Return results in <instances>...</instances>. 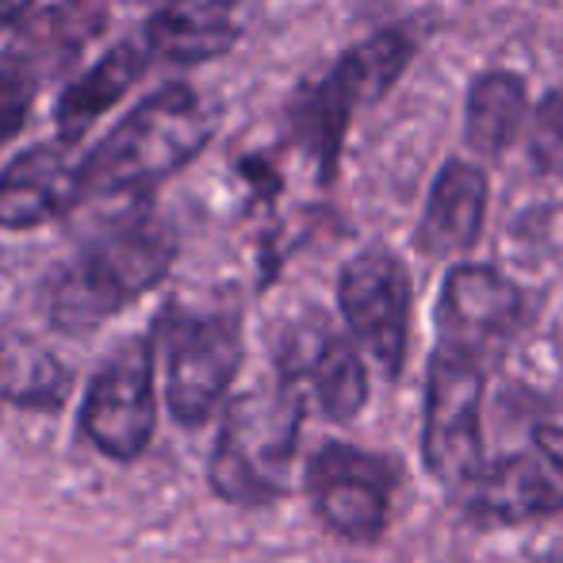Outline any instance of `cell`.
I'll use <instances>...</instances> for the list:
<instances>
[{
	"mask_svg": "<svg viewBox=\"0 0 563 563\" xmlns=\"http://www.w3.org/2000/svg\"><path fill=\"white\" fill-rule=\"evenodd\" d=\"M216 104L192 85H165L81 162L85 196H139L185 169L216 134Z\"/></svg>",
	"mask_w": 563,
	"mask_h": 563,
	"instance_id": "cell-1",
	"label": "cell"
},
{
	"mask_svg": "<svg viewBox=\"0 0 563 563\" xmlns=\"http://www.w3.org/2000/svg\"><path fill=\"white\" fill-rule=\"evenodd\" d=\"M177 257V238L157 219H131L89 242L51 280V322L66 334H92L150 291Z\"/></svg>",
	"mask_w": 563,
	"mask_h": 563,
	"instance_id": "cell-2",
	"label": "cell"
},
{
	"mask_svg": "<svg viewBox=\"0 0 563 563\" xmlns=\"http://www.w3.org/2000/svg\"><path fill=\"white\" fill-rule=\"evenodd\" d=\"M303 426V391L288 379L250 391L227 410L211 452V487L238 506H265L288 490Z\"/></svg>",
	"mask_w": 563,
	"mask_h": 563,
	"instance_id": "cell-3",
	"label": "cell"
},
{
	"mask_svg": "<svg viewBox=\"0 0 563 563\" xmlns=\"http://www.w3.org/2000/svg\"><path fill=\"white\" fill-rule=\"evenodd\" d=\"M165 353V399L177 422L200 426L227 399L242 364V319L234 311L173 307L157 322Z\"/></svg>",
	"mask_w": 563,
	"mask_h": 563,
	"instance_id": "cell-4",
	"label": "cell"
},
{
	"mask_svg": "<svg viewBox=\"0 0 563 563\" xmlns=\"http://www.w3.org/2000/svg\"><path fill=\"white\" fill-rule=\"evenodd\" d=\"M483 364L456 349H441L430 361L426 379V422L422 460L433 479L449 487L452 498H464L483 475Z\"/></svg>",
	"mask_w": 563,
	"mask_h": 563,
	"instance_id": "cell-5",
	"label": "cell"
},
{
	"mask_svg": "<svg viewBox=\"0 0 563 563\" xmlns=\"http://www.w3.org/2000/svg\"><path fill=\"white\" fill-rule=\"evenodd\" d=\"M338 303L349 334L387 379H399L410 341V276L391 250H364L341 268Z\"/></svg>",
	"mask_w": 563,
	"mask_h": 563,
	"instance_id": "cell-6",
	"label": "cell"
},
{
	"mask_svg": "<svg viewBox=\"0 0 563 563\" xmlns=\"http://www.w3.org/2000/svg\"><path fill=\"white\" fill-rule=\"evenodd\" d=\"M154 341L131 338L92 376L81 430L104 456L139 460L154 438Z\"/></svg>",
	"mask_w": 563,
	"mask_h": 563,
	"instance_id": "cell-7",
	"label": "cell"
},
{
	"mask_svg": "<svg viewBox=\"0 0 563 563\" xmlns=\"http://www.w3.org/2000/svg\"><path fill=\"white\" fill-rule=\"evenodd\" d=\"M395 467L353 445H322L307 467V495L319 521L341 541L372 544L387 529Z\"/></svg>",
	"mask_w": 563,
	"mask_h": 563,
	"instance_id": "cell-8",
	"label": "cell"
},
{
	"mask_svg": "<svg viewBox=\"0 0 563 563\" xmlns=\"http://www.w3.org/2000/svg\"><path fill=\"white\" fill-rule=\"evenodd\" d=\"M456 503L483 526H526L563 514V426H537L533 449L487 464Z\"/></svg>",
	"mask_w": 563,
	"mask_h": 563,
	"instance_id": "cell-9",
	"label": "cell"
},
{
	"mask_svg": "<svg viewBox=\"0 0 563 563\" xmlns=\"http://www.w3.org/2000/svg\"><path fill=\"white\" fill-rule=\"evenodd\" d=\"M407 58L410 43L399 31H387V35L349 51L327 81H319L314 89L303 92V100L296 108V126L322 162H330L338 154L341 131L349 126L353 108L361 100L379 97L395 81V74L407 66Z\"/></svg>",
	"mask_w": 563,
	"mask_h": 563,
	"instance_id": "cell-10",
	"label": "cell"
},
{
	"mask_svg": "<svg viewBox=\"0 0 563 563\" xmlns=\"http://www.w3.org/2000/svg\"><path fill=\"white\" fill-rule=\"evenodd\" d=\"M521 291L503 273L487 265L452 268L438 307L441 349H456L487 364L521 327Z\"/></svg>",
	"mask_w": 563,
	"mask_h": 563,
	"instance_id": "cell-11",
	"label": "cell"
},
{
	"mask_svg": "<svg viewBox=\"0 0 563 563\" xmlns=\"http://www.w3.org/2000/svg\"><path fill=\"white\" fill-rule=\"evenodd\" d=\"M280 379L311 391L330 422H353L368 402V372L345 338L322 322L299 327L280 353Z\"/></svg>",
	"mask_w": 563,
	"mask_h": 563,
	"instance_id": "cell-12",
	"label": "cell"
},
{
	"mask_svg": "<svg viewBox=\"0 0 563 563\" xmlns=\"http://www.w3.org/2000/svg\"><path fill=\"white\" fill-rule=\"evenodd\" d=\"M81 196V162L69 157L66 142H43L0 173V230L43 227L66 216Z\"/></svg>",
	"mask_w": 563,
	"mask_h": 563,
	"instance_id": "cell-13",
	"label": "cell"
},
{
	"mask_svg": "<svg viewBox=\"0 0 563 563\" xmlns=\"http://www.w3.org/2000/svg\"><path fill=\"white\" fill-rule=\"evenodd\" d=\"M242 35L238 0H165L146 23L150 54L177 66H196L227 54Z\"/></svg>",
	"mask_w": 563,
	"mask_h": 563,
	"instance_id": "cell-14",
	"label": "cell"
},
{
	"mask_svg": "<svg viewBox=\"0 0 563 563\" xmlns=\"http://www.w3.org/2000/svg\"><path fill=\"white\" fill-rule=\"evenodd\" d=\"M487 216V177L467 162H449L438 173L418 223V250L426 257H452L475 245Z\"/></svg>",
	"mask_w": 563,
	"mask_h": 563,
	"instance_id": "cell-15",
	"label": "cell"
},
{
	"mask_svg": "<svg viewBox=\"0 0 563 563\" xmlns=\"http://www.w3.org/2000/svg\"><path fill=\"white\" fill-rule=\"evenodd\" d=\"M104 4L100 0H62V4L38 12L35 20L23 23L20 38L12 46V69H23L27 77L54 74L69 66L81 46L104 31Z\"/></svg>",
	"mask_w": 563,
	"mask_h": 563,
	"instance_id": "cell-16",
	"label": "cell"
},
{
	"mask_svg": "<svg viewBox=\"0 0 563 563\" xmlns=\"http://www.w3.org/2000/svg\"><path fill=\"white\" fill-rule=\"evenodd\" d=\"M150 62V46L146 38H126L119 43L112 54L97 62L89 74L81 77L77 85H69L66 97L58 100V134L66 146H74L77 139H85L92 123L115 104V100L126 97L134 81L142 77Z\"/></svg>",
	"mask_w": 563,
	"mask_h": 563,
	"instance_id": "cell-17",
	"label": "cell"
},
{
	"mask_svg": "<svg viewBox=\"0 0 563 563\" xmlns=\"http://www.w3.org/2000/svg\"><path fill=\"white\" fill-rule=\"evenodd\" d=\"M526 123V85L518 74H483L467 92L464 139L475 154H506Z\"/></svg>",
	"mask_w": 563,
	"mask_h": 563,
	"instance_id": "cell-18",
	"label": "cell"
},
{
	"mask_svg": "<svg viewBox=\"0 0 563 563\" xmlns=\"http://www.w3.org/2000/svg\"><path fill=\"white\" fill-rule=\"evenodd\" d=\"M0 395L31 410H58L69 395V372L31 341H8L0 349Z\"/></svg>",
	"mask_w": 563,
	"mask_h": 563,
	"instance_id": "cell-19",
	"label": "cell"
},
{
	"mask_svg": "<svg viewBox=\"0 0 563 563\" xmlns=\"http://www.w3.org/2000/svg\"><path fill=\"white\" fill-rule=\"evenodd\" d=\"M529 157L537 169L563 173V89L549 92L529 115Z\"/></svg>",
	"mask_w": 563,
	"mask_h": 563,
	"instance_id": "cell-20",
	"label": "cell"
},
{
	"mask_svg": "<svg viewBox=\"0 0 563 563\" xmlns=\"http://www.w3.org/2000/svg\"><path fill=\"white\" fill-rule=\"evenodd\" d=\"M31 104H35V77L12 66L0 69V146L23 131Z\"/></svg>",
	"mask_w": 563,
	"mask_h": 563,
	"instance_id": "cell-21",
	"label": "cell"
},
{
	"mask_svg": "<svg viewBox=\"0 0 563 563\" xmlns=\"http://www.w3.org/2000/svg\"><path fill=\"white\" fill-rule=\"evenodd\" d=\"M35 4V0H0V23H12V20H20L27 8Z\"/></svg>",
	"mask_w": 563,
	"mask_h": 563,
	"instance_id": "cell-22",
	"label": "cell"
},
{
	"mask_svg": "<svg viewBox=\"0 0 563 563\" xmlns=\"http://www.w3.org/2000/svg\"><path fill=\"white\" fill-rule=\"evenodd\" d=\"M533 563H563V544H552V549H544Z\"/></svg>",
	"mask_w": 563,
	"mask_h": 563,
	"instance_id": "cell-23",
	"label": "cell"
}]
</instances>
